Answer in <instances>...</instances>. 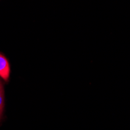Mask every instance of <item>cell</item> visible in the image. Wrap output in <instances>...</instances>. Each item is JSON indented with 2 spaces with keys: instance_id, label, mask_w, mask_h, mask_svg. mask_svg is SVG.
<instances>
[{
  "instance_id": "6da1fadb",
  "label": "cell",
  "mask_w": 130,
  "mask_h": 130,
  "mask_svg": "<svg viewBox=\"0 0 130 130\" xmlns=\"http://www.w3.org/2000/svg\"><path fill=\"white\" fill-rule=\"evenodd\" d=\"M10 75V66L7 58L0 53V77L8 81Z\"/></svg>"
},
{
  "instance_id": "7a4b0ae2",
  "label": "cell",
  "mask_w": 130,
  "mask_h": 130,
  "mask_svg": "<svg viewBox=\"0 0 130 130\" xmlns=\"http://www.w3.org/2000/svg\"><path fill=\"white\" fill-rule=\"evenodd\" d=\"M4 108V91L3 87L1 81H0V119L2 117V114Z\"/></svg>"
}]
</instances>
